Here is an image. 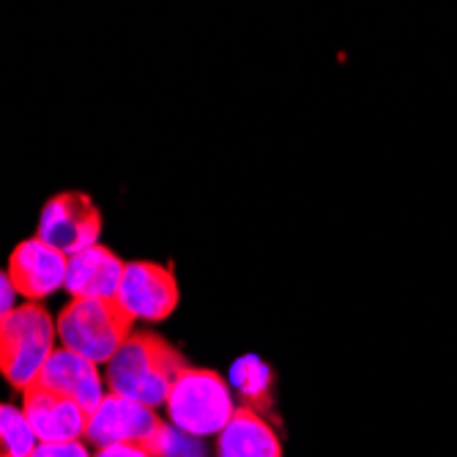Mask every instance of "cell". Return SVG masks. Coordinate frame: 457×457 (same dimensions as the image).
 Wrapping results in <instances>:
<instances>
[{
    "label": "cell",
    "mask_w": 457,
    "mask_h": 457,
    "mask_svg": "<svg viewBox=\"0 0 457 457\" xmlns=\"http://www.w3.org/2000/svg\"><path fill=\"white\" fill-rule=\"evenodd\" d=\"M187 367V356L170 340L156 331H132V337L107 364L104 384L110 395L129 397L156 411Z\"/></svg>",
    "instance_id": "cell-1"
},
{
    "label": "cell",
    "mask_w": 457,
    "mask_h": 457,
    "mask_svg": "<svg viewBox=\"0 0 457 457\" xmlns=\"http://www.w3.org/2000/svg\"><path fill=\"white\" fill-rule=\"evenodd\" d=\"M132 326L135 318L118 299H69L55 318L58 345L94 364H110L132 337Z\"/></svg>",
    "instance_id": "cell-2"
},
{
    "label": "cell",
    "mask_w": 457,
    "mask_h": 457,
    "mask_svg": "<svg viewBox=\"0 0 457 457\" xmlns=\"http://www.w3.org/2000/svg\"><path fill=\"white\" fill-rule=\"evenodd\" d=\"M55 318L45 304L25 302L0 320V376L17 392L28 389L58 348Z\"/></svg>",
    "instance_id": "cell-3"
},
{
    "label": "cell",
    "mask_w": 457,
    "mask_h": 457,
    "mask_svg": "<svg viewBox=\"0 0 457 457\" xmlns=\"http://www.w3.org/2000/svg\"><path fill=\"white\" fill-rule=\"evenodd\" d=\"M164 411H168L173 428L195 438H205L222 433V428L233 417L236 403L230 395V384L217 370L189 364L176 378L168 400H164Z\"/></svg>",
    "instance_id": "cell-4"
},
{
    "label": "cell",
    "mask_w": 457,
    "mask_h": 457,
    "mask_svg": "<svg viewBox=\"0 0 457 457\" xmlns=\"http://www.w3.org/2000/svg\"><path fill=\"white\" fill-rule=\"evenodd\" d=\"M102 212L94 203L91 195L86 192H58L53 195L38 214V228L36 236L50 244L66 258L82 253L102 238Z\"/></svg>",
    "instance_id": "cell-5"
},
{
    "label": "cell",
    "mask_w": 457,
    "mask_h": 457,
    "mask_svg": "<svg viewBox=\"0 0 457 457\" xmlns=\"http://www.w3.org/2000/svg\"><path fill=\"white\" fill-rule=\"evenodd\" d=\"M135 320H168L181 302L176 271L154 261H132L123 269V279L115 296Z\"/></svg>",
    "instance_id": "cell-6"
},
{
    "label": "cell",
    "mask_w": 457,
    "mask_h": 457,
    "mask_svg": "<svg viewBox=\"0 0 457 457\" xmlns=\"http://www.w3.org/2000/svg\"><path fill=\"white\" fill-rule=\"evenodd\" d=\"M22 413L38 444H63V441H86L91 413L77 405L71 397L33 381L22 389Z\"/></svg>",
    "instance_id": "cell-7"
},
{
    "label": "cell",
    "mask_w": 457,
    "mask_h": 457,
    "mask_svg": "<svg viewBox=\"0 0 457 457\" xmlns=\"http://www.w3.org/2000/svg\"><path fill=\"white\" fill-rule=\"evenodd\" d=\"M159 425H162V420L156 417L154 408L107 392L88 420L86 444L96 446V449L115 446V444L145 449L148 441L154 438V433L159 430Z\"/></svg>",
    "instance_id": "cell-8"
},
{
    "label": "cell",
    "mask_w": 457,
    "mask_h": 457,
    "mask_svg": "<svg viewBox=\"0 0 457 457\" xmlns=\"http://www.w3.org/2000/svg\"><path fill=\"white\" fill-rule=\"evenodd\" d=\"M69 258L38 236L20 241L9 255V279L17 290V296L41 304V299H50L53 294L66 285Z\"/></svg>",
    "instance_id": "cell-9"
},
{
    "label": "cell",
    "mask_w": 457,
    "mask_h": 457,
    "mask_svg": "<svg viewBox=\"0 0 457 457\" xmlns=\"http://www.w3.org/2000/svg\"><path fill=\"white\" fill-rule=\"evenodd\" d=\"M36 381H41L45 386L71 397L77 405H82L88 413H94L96 405L107 395L99 364H94L91 359L79 356L74 351H66L61 345L53 351V356L47 359L45 370H41V376Z\"/></svg>",
    "instance_id": "cell-10"
},
{
    "label": "cell",
    "mask_w": 457,
    "mask_h": 457,
    "mask_svg": "<svg viewBox=\"0 0 457 457\" xmlns=\"http://www.w3.org/2000/svg\"><path fill=\"white\" fill-rule=\"evenodd\" d=\"M123 269H127V263L110 246L94 244L69 258L63 290L71 299H115Z\"/></svg>",
    "instance_id": "cell-11"
},
{
    "label": "cell",
    "mask_w": 457,
    "mask_h": 457,
    "mask_svg": "<svg viewBox=\"0 0 457 457\" xmlns=\"http://www.w3.org/2000/svg\"><path fill=\"white\" fill-rule=\"evenodd\" d=\"M217 457H282V441L261 411L238 403L217 436Z\"/></svg>",
    "instance_id": "cell-12"
},
{
    "label": "cell",
    "mask_w": 457,
    "mask_h": 457,
    "mask_svg": "<svg viewBox=\"0 0 457 457\" xmlns=\"http://www.w3.org/2000/svg\"><path fill=\"white\" fill-rule=\"evenodd\" d=\"M230 386L238 392V397L244 400L241 405H249L261 411L269 408L271 403V370L261 356H241L233 361L230 367Z\"/></svg>",
    "instance_id": "cell-13"
},
{
    "label": "cell",
    "mask_w": 457,
    "mask_h": 457,
    "mask_svg": "<svg viewBox=\"0 0 457 457\" xmlns=\"http://www.w3.org/2000/svg\"><path fill=\"white\" fill-rule=\"evenodd\" d=\"M36 436L20 405L0 403V457H30Z\"/></svg>",
    "instance_id": "cell-14"
},
{
    "label": "cell",
    "mask_w": 457,
    "mask_h": 457,
    "mask_svg": "<svg viewBox=\"0 0 457 457\" xmlns=\"http://www.w3.org/2000/svg\"><path fill=\"white\" fill-rule=\"evenodd\" d=\"M145 452L151 457H205V446L200 444V438H195L168 422L159 425V430L148 441Z\"/></svg>",
    "instance_id": "cell-15"
},
{
    "label": "cell",
    "mask_w": 457,
    "mask_h": 457,
    "mask_svg": "<svg viewBox=\"0 0 457 457\" xmlns=\"http://www.w3.org/2000/svg\"><path fill=\"white\" fill-rule=\"evenodd\" d=\"M30 457H94L86 441H63V444H36Z\"/></svg>",
    "instance_id": "cell-16"
},
{
    "label": "cell",
    "mask_w": 457,
    "mask_h": 457,
    "mask_svg": "<svg viewBox=\"0 0 457 457\" xmlns=\"http://www.w3.org/2000/svg\"><path fill=\"white\" fill-rule=\"evenodd\" d=\"M12 310H17V290L9 279V271L0 269V320H4Z\"/></svg>",
    "instance_id": "cell-17"
},
{
    "label": "cell",
    "mask_w": 457,
    "mask_h": 457,
    "mask_svg": "<svg viewBox=\"0 0 457 457\" xmlns=\"http://www.w3.org/2000/svg\"><path fill=\"white\" fill-rule=\"evenodd\" d=\"M94 457H151L143 446H127V444H115V446H102L94 452Z\"/></svg>",
    "instance_id": "cell-18"
}]
</instances>
